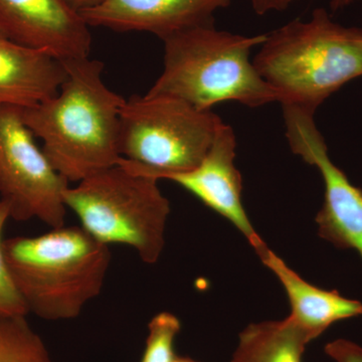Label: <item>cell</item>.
<instances>
[{"instance_id":"obj_20","label":"cell","mask_w":362,"mask_h":362,"mask_svg":"<svg viewBox=\"0 0 362 362\" xmlns=\"http://www.w3.org/2000/svg\"><path fill=\"white\" fill-rule=\"evenodd\" d=\"M65 1L71 8L81 13L87 11V9L96 6L97 4L101 2V0H65Z\"/></svg>"},{"instance_id":"obj_3","label":"cell","mask_w":362,"mask_h":362,"mask_svg":"<svg viewBox=\"0 0 362 362\" xmlns=\"http://www.w3.org/2000/svg\"><path fill=\"white\" fill-rule=\"evenodd\" d=\"M4 252L28 313L49 321L81 315L101 293L112 259L110 247L81 226L4 240Z\"/></svg>"},{"instance_id":"obj_10","label":"cell","mask_w":362,"mask_h":362,"mask_svg":"<svg viewBox=\"0 0 362 362\" xmlns=\"http://www.w3.org/2000/svg\"><path fill=\"white\" fill-rule=\"evenodd\" d=\"M235 131L223 123L211 148L197 168L168 175L162 180L177 183L202 204L230 221L247 238L255 251L259 252L267 245L252 228L243 206V180L235 165Z\"/></svg>"},{"instance_id":"obj_14","label":"cell","mask_w":362,"mask_h":362,"mask_svg":"<svg viewBox=\"0 0 362 362\" xmlns=\"http://www.w3.org/2000/svg\"><path fill=\"white\" fill-rule=\"evenodd\" d=\"M309 342L306 333L289 317L250 324L240 334L232 362H302Z\"/></svg>"},{"instance_id":"obj_4","label":"cell","mask_w":362,"mask_h":362,"mask_svg":"<svg viewBox=\"0 0 362 362\" xmlns=\"http://www.w3.org/2000/svg\"><path fill=\"white\" fill-rule=\"evenodd\" d=\"M266 37L220 30L214 23L175 33L163 40V71L146 95L176 98L201 110L228 101L251 108L279 102L250 59Z\"/></svg>"},{"instance_id":"obj_5","label":"cell","mask_w":362,"mask_h":362,"mask_svg":"<svg viewBox=\"0 0 362 362\" xmlns=\"http://www.w3.org/2000/svg\"><path fill=\"white\" fill-rule=\"evenodd\" d=\"M157 182L119 162L69 187L65 204L93 238L107 246L130 247L152 265L163 251L170 214Z\"/></svg>"},{"instance_id":"obj_21","label":"cell","mask_w":362,"mask_h":362,"mask_svg":"<svg viewBox=\"0 0 362 362\" xmlns=\"http://www.w3.org/2000/svg\"><path fill=\"white\" fill-rule=\"evenodd\" d=\"M173 362H199V361H194V359L189 358V357L176 356L175 361Z\"/></svg>"},{"instance_id":"obj_9","label":"cell","mask_w":362,"mask_h":362,"mask_svg":"<svg viewBox=\"0 0 362 362\" xmlns=\"http://www.w3.org/2000/svg\"><path fill=\"white\" fill-rule=\"evenodd\" d=\"M90 26L65 0H0V30L62 61L90 57Z\"/></svg>"},{"instance_id":"obj_7","label":"cell","mask_w":362,"mask_h":362,"mask_svg":"<svg viewBox=\"0 0 362 362\" xmlns=\"http://www.w3.org/2000/svg\"><path fill=\"white\" fill-rule=\"evenodd\" d=\"M69 187L37 146L20 107L0 105V201L11 218H37L52 228L65 225Z\"/></svg>"},{"instance_id":"obj_6","label":"cell","mask_w":362,"mask_h":362,"mask_svg":"<svg viewBox=\"0 0 362 362\" xmlns=\"http://www.w3.org/2000/svg\"><path fill=\"white\" fill-rule=\"evenodd\" d=\"M223 123L176 98L133 95L121 111L119 162L157 180L187 173L204 160Z\"/></svg>"},{"instance_id":"obj_16","label":"cell","mask_w":362,"mask_h":362,"mask_svg":"<svg viewBox=\"0 0 362 362\" xmlns=\"http://www.w3.org/2000/svg\"><path fill=\"white\" fill-rule=\"evenodd\" d=\"M181 329L180 319L175 314L161 312L150 320L148 337L140 362H173L175 341Z\"/></svg>"},{"instance_id":"obj_13","label":"cell","mask_w":362,"mask_h":362,"mask_svg":"<svg viewBox=\"0 0 362 362\" xmlns=\"http://www.w3.org/2000/svg\"><path fill=\"white\" fill-rule=\"evenodd\" d=\"M257 254L264 265L277 276L287 293L291 305V313L288 317L311 341L332 324L362 315L361 302L343 297L337 290L326 291L309 284L268 247Z\"/></svg>"},{"instance_id":"obj_22","label":"cell","mask_w":362,"mask_h":362,"mask_svg":"<svg viewBox=\"0 0 362 362\" xmlns=\"http://www.w3.org/2000/svg\"><path fill=\"white\" fill-rule=\"evenodd\" d=\"M339 1L351 2V1H356V0H339Z\"/></svg>"},{"instance_id":"obj_12","label":"cell","mask_w":362,"mask_h":362,"mask_svg":"<svg viewBox=\"0 0 362 362\" xmlns=\"http://www.w3.org/2000/svg\"><path fill=\"white\" fill-rule=\"evenodd\" d=\"M66 78L62 59L18 44L0 30V105L39 104L54 96Z\"/></svg>"},{"instance_id":"obj_8","label":"cell","mask_w":362,"mask_h":362,"mask_svg":"<svg viewBox=\"0 0 362 362\" xmlns=\"http://www.w3.org/2000/svg\"><path fill=\"white\" fill-rule=\"evenodd\" d=\"M282 109L293 153L315 165L322 176L324 202L315 218L319 235L339 249L356 250L362 258V190L331 160L315 113L293 105Z\"/></svg>"},{"instance_id":"obj_1","label":"cell","mask_w":362,"mask_h":362,"mask_svg":"<svg viewBox=\"0 0 362 362\" xmlns=\"http://www.w3.org/2000/svg\"><path fill=\"white\" fill-rule=\"evenodd\" d=\"M63 62L66 78L59 92L21 112L54 168L78 183L122 159L120 116L126 99L105 84L102 62L90 57Z\"/></svg>"},{"instance_id":"obj_19","label":"cell","mask_w":362,"mask_h":362,"mask_svg":"<svg viewBox=\"0 0 362 362\" xmlns=\"http://www.w3.org/2000/svg\"><path fill=\"white\" fill-rule=\"evenodd\" d=\"M297 1L299 0H250L252 9L258 16L285 11Z\"/></svg>"},{"instance_id":"obj_18","label":"cell","mask_w":362,"mask_h":362,"mask_svg":"<svg viewBox=\"0 0 362 362\" xmlns=\"http://www.w3.org/2000/svg\"><path fill=\"white\" fill-rule=\"evenodd\" d=\"M325 352L335 362H362V347L346 339L328 343Z\"/></svg>"},{"instance_id":"obj_17","label":"cell","mask_w":362,"mask_h":362,"mask_svg":"<svg viewBox=\"0 0 362 362\" xmlns=\"http://www.w3.org/2000/svg\"><path fill=\"white\" fill-rule=\"evenodd\" d=\"M8 218V206L0 201V316H26L28 308L14 285L4 258L2 233Z\"/></svg>"},{"instance_id":"obj_2","label":"cell","mask_w":362,"mask_h":362,"mask_svg":"<svg viewBox=\"0 0 362 362\" xmlns=\"http://www.w3.org/2000/svg\"><path fill=\"white\" fill-rule=\"evenodd\" d=\"M279 103L315 113L347 83L362 77V30L332 20L316 8L308 21L295 20L267 33L252 59Z\"/></svg>"},{"instance_id":"obj_15","label":"cell","mask_w":362,"mask_h":362,"mask_svg":"<svg viewBox=\"0 0 362 362\" xmlns=\"http://www.w3.org/2000/svg\"><path fill=\"white\" fill-rule=\"evenodd\" d=\"M0 362H52L25 316H0Z\"/></svg>"},{"instance_id":"obj_11","label":"cell","mask_w":362,"mask_h":362,"mask_svg":"<svg viewBox=\"0 0 362 362\" xmlns=\"http://www.w3.org/2000/svg\"><path fill=\"white\" fill-rule=\"evenodd\" d=\"M230 4L232 0H101L80 14L89 26L153 33L163 40L214 23V13Z\"/></svg>"}]
</instances>
